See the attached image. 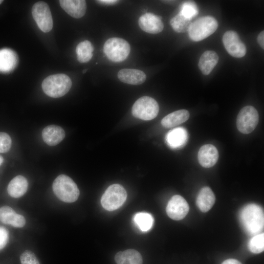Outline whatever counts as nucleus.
<instances>
[{
	"label": "nucleus",
	"instance_id": "nucleus-1",
	"mask_svg": "<svg viewBox=\"0 0 264 264\" xmlns=\"http://www.w3.org/2000/svg\"><path fill=\"white\" fill-rule=\"evenodd\" d=\"M240 220L243 228L248 234H256L264 227L263 209L257 204H248L242 210Z\"/></svg>",
	"mask_w": 264,
	"mask_h": 264
},
{
	"label": "nucleus",
	"instance_id": "nucleus-2",
	"mask_svg": "<svg viewBox=\"0 0 264 264\" xmlns=\"http://www.w3.org/2000/svg\"><path fill=\"white\" fill-rule=\"evenodd\" d=\"M52 189L59 199L67 203L76 201L80 195L76 184L66 175H60L55 179L52 184Z\"/></svg>",
	"mask_w": 264,
	"mask_h": 264
},
{
	"label": "nucleus",
	"instance_id": "nucleus-3",
	"mask_svg": "<svg viewBox=\"0 0 264 264\" xmlns=\"http://www.w3.org/2000/svg\"><path fill=\"white\" fill-rule=\"evenodd\" d=\"M72 86L70 78L65 74L50 75L42 84L44 92L53 98L61 97L66 94Z\"/></svg>",
	"mask_w": 264,
	"mask_h": 264
},
{
	"label": "nucleus",
	"instance_id": "nucleus-4",
	"mask_svg": "<svg viewBox=\"0 0 264 264\" xmlns=\"http://www.w3.org/2000/svg\"><path fill=\"white\" fill-rule=\"evenodd\" d=\"M218 26V22L214 18L202 17L192 23L188 31L189 36L194 41H200L214 33Z\"/></svg>",
	"mask_w": 264,
	"mask_h": 264
},
{
	"label": "nucleus",
	"instance_id": "nucleus-5",
	"mask_svg": "<svg viewBox=\"0 0 264 264\" xmlns=\"http://www.w3.org/2000/svg\"><path fill=\"white\" fill-rule=\"evenodd\" d=\"M104 52L107 58L114 62H121L129 56L131 47L125 40L113 37L107 40L104 45Z\"/></svg>",
	"mask_w": 264,
	"mask_h": 264
},
{
	"label": "nucleus",
	"instance_id": "nucleus-6",
	"mask_svg": "<svg viewBox=\"0 0 264 264\" xmlns=\"http://www.w3.org/2000/svg\"><path fill=\"white\" fill-rule=\"evenodd\" d=\"M127 194L125 188L119 184L110 185L101 198V204L106 210L111 211L119 208L125 201Z\"/></svg>",
	"mask_w": 264,
	"mask_h": 264
},
{
	"label": "nucleus",
	"instance_id": "nucleus-7",
	"mask_svg": "<svg viewBox=\"0 0 264 264\" xmlns=\"http://www.w3.org/2000/svg\"><path fill=\"white\" fill-rule=\"evenodd\" d=\"M159 112V106L154 98L142 96L138 99L132 107V114L136 118L150 120L156 117Z\"/></svg>",
	"mask_w": 264,
	"mask_h": 264
},
{
	"label": "nucleus",
	"instance_id": "nucleus-8",
	"mask_svg": "<svg viewBox=\"0 0 264 264\" xmlns=\"http://www.w3.org/2000/svg\"><path fill=\"white\" fill-rule=\"evenodd\" d=\"M258 121L257 110L251 106H247L240 111L237 118L236 125L241 132L248 134L255 129Z\"/></svg>",
	"mask_w": 264,
	"mask_h": 264
},
{
	"label": "nucleus",
	"instance_id": "nucleus-9",
	"mask_svg": "<svg viewBox=\"0 0 264 264\" xmlns=\"http://www.w3.org/2000/svg\"><path fill=\"white\" fill-rule=\"evenodd\" d=\"M33 18L44 32H49L53 27L52 15L48 4L44 1L36 2L32 8Z\"/></svg>",
	"mask_w": 264,
	"mask_h": 264
},
{
	"label": "nucleus",
	"instance_id": "nucleus-10",
	"mask_svg": "<svg viewBox=\"0 0 264 264\" xmlns=\"http://www.w3.org/2000/svg\"><path fill=\"white\" fill-rule=\"evenodd\" d=\"M222 42L226 50L231 56L242 58L245 55L246 46L236 32L233 30L226 31L223 36Z\"/></svg>",
	"mask_w": 264,
	"mask_h": 264
},
{
	"label": "nucleus",
	"instance_id": "nucleus-11",
	"mask_svg": "<svg viewBox=\"0 0 264 264\" xmlns=\"http://www.w3.org/2000/svg\"><path fill=\"white\" fill-rule=\"evenodd\" d=\"M189 207L186 200L181 196H173L166 207V213L172 219L179 220L183 219L189 212Z\"/></svg>",
	"mask_w": 264,
	"mask_h": 264
},
{
	"label": "nucleus",
	"instance_id": "nucleus-12",
	"mask_svg": "<svg viewBox=\"0 0 264 264\" xmlns=\"http://www.w3.org/2000/svg\"><path fill=\"white\" fill-rule=\"evenodd\" d=\"M138 24L143 31L150 34H157L164 28L161 18L151 13L142 15L139 18Z\"/></svg>",
	"mask_w": 264,
	"mask_h": 264
},
{
	"label": "nucleus",
	"instance_id": "nucleus-13",
	"mask_svg": "<svg viewBox=\"0 0 264 264\" xmlns=\"http://www.w3.org/2000/svg\"><path fill=\"white\" fill-rule=\"evenodd\" d=\"M198 157L201 166L204 168H210L215 165L218 160V151L214 145L205 144L199 149Z\"/></svg>",
	"mask_w": 264,
	"mask_h": 264
},
{
	"label": "nucleus",
	"instance_id": "nucleus-14",
	"mask_svg": "<svg viewBox=\"0 0 264 264\" xmlns=\"http://www.w3.org/2000/svg\"><path fill=\"white\" fill-rule=\"evenodd\" d=\"M0 221L3 223L10 224L17 228H22L26 223L23 216L17 214L11 207L8 206L0 208Z\"/></svg>",
	"mask_w": 264,
	"mask_h": 264
},
{
	"label": "nucleus",
	"instance_id": "nucleus-15",
	"mask_svg": "<svg viewBox=\"0 0 264 264\" xmlns=\"http://www.w3.org/2000/svg\"><path fill=\"white\" fill-rule=\"evenodd\" d=\"M18 63V57L14 50L6 48L0 49V72L6 73L12 71Z\"/></svg>",
	"mask_w": 264,
	"mask_h": 264
},
{
	"label": "nucleus",
	"instance_id": "nucleus-16",
	"mask_svg": "<svg viewBox=\"0 0 264 264\" xmlns=\"http://www.w3.org/2000/svg\"><path fill=\"white\" fill-rule=\"evenodd\" d=\"M42 137L47 145L55 146L60 143L65 137L64 129L55 125H51L45 127L42 133Z\"/></svg>",
	"mask_w": 264,
	"mask_h": 264
},
{
	"label": "nucleus",
	"instance_id": "nucleus-17",
	"mask_svg": "<svg viewBox=\"0 0 264 264\" xmlns=\"http://www.w3.org/2000/svg\"><path fill=\"white\" fill-rule=\"evenodd\" d=\"M117 77L120 81L134 85L143 83L146 79V75L143 71L131 68L121 69L118 72Z\"/></svg>",
	"mask_w": 264,
	"mask_h": 264
},
{
	"label": "nucleus",
	"instance_id": "nucleus-18",
	"mask_svg": "<svg viewBox=\"0 0 264 264\" xmlns=\"http://www.w3.org/2000/svg\"><path fill=\"white\" fill-rule=\"evenodd\" d=\"M61 7L70 16L75 18H80L86 11V1L84 0H61Z\"/></svg>",
	"mask_w": 264,
	"mask_h": 264
},
{
	"label": "nucleus",
	"instance_id": "nucleus-19",
	"mask_svg": "<svg viewBox=\"0 0 264 264\" xmlns=\"http://www.w3.org/2000/svg\"><path fill=\"white\" fill-rule=\"evenodd\" d=\"M215 202V196L212 190L209 187L202 188L198 195L196 204L202 212L208 211Z\"/></svg>",
	"mask_w": 264,
	"mask_h": 264
},
{
	"label": "nucleus",
	"instance_id": "nucleus-20",
	"mask_svg": "<svg viewBox=\"0 0 264 264\" xmlns=\"http://www.w3.org/2000/svg\"><path fill=\"white\" fill-rule=\"evenodd\" d=\"M27 188L28 182L26 178L22 176L19 175L10 181L7 187V192L11 197L19 198L26 192Z\"/></svg>",
	"mask_w": 264,
	"mask_h": 264
},
{
	"label": "nucleus",
	"instance_id": "nucleus-21",
	"mask_svg": "<svg viewBox=\"0 0 264 264\" xmlns=\"http://www.w3.org/2000/svg\"><path fill=\"white\" fill-rule=\"evenodd\" d=\"M219 61V56L214 51L207 50L201 55L198 62V67L204 75H208Z\"/></svg>",
	"mask_w": 264,
	"mask_h": 264
},
{
	"label": "nucleus",
	"instance_id": "nucleus-22",
	"mask_svg": "<svg viewBox=\"0 0 264 264\" xmlns=\"http://www.w3.org/2000/svg\"><path fill=\"white\" fill-rule=\"evenodd\" d=\"M188 138L186 130L182 127L174 129L166 135V141L168 145L172 148H179L186 143Z\"/></svg>",
	"mask_w": 264,
	"mask_h": 264
},
{
	"label": "nucleus",
	"instance_id": "nucleus-23",
	"mask_svg": "<svg viewBox=\"0 0 264 264\" xmlns=\"http://www.w3.org/2000/svg\"><path fill=\"white\" fill-rule=\"evenodd\" d=\"M189 115V111L186 110H178L165 116L161 123L165 128H173L186 121Z\"/></svg>",
	"mask_w": 264,
	"mask_h": 264
},
{
	"label": "nucleus",
	"instance_id": "nucleus-24",
	"mask_svg": "<svg viewBox=\"0 0 264 264\" xmlns=\"http://www.w3.org/2000/svg\"><path fill=\"white\" fill-rule=\"evenodd\" d=\"M116 264H142V257L139 252L134 249L119 251L115 256Z\"/></svg>",
	"mask_w": 264,
	"mask_h": 264
},
{
	"label": "nucleus",
	"instance_id": "nucleus-25",
	"mask_svg": "<svg viewBox=\"0 0 264 264\" xmlns=\"http://www.w3.org/2000/svg\"><path fill=\"white\" fill-rule=\"evenodd\" d=\"M93 50V46L89 41L80 42L76 48L78 61L81 63L88 62L92 57Z\"/></svg>",
	"mask_w": 264,
	"mask_h": 264
},
{
	"label": "nucleus",
	"instance_id": "nucleus-26",
	"mask_svg": "<svg viewBox=\"0 0 264 264\" xmlns=\"http://www.w3.org/2000/svg\"><path fill=\"white\" fill-rule=\"evenodd\" d=\"M192 22L191 20L178 14L170 20L173 29L177 33H184L189 31Z\"/></svg>",
	"mask_w": 264,
	"mask_h": 264
},
{
	"label": "nucleus",
	"instance_id": "nucleus-27",
	"mask_svg": "<svg viewBox=\"0 0 264 264\" xmlns=\"http://www.w3.org/2000/svg\"><path fill=\"white\" fill-rule=\"evenodd\" d=\"M133 220L139 229L143 232L149 230L154 223L153 216L150 214L146 212L136 213L134 216Z\"/></svg>",
	"mask_w": 264,
	"mask_h": 264
},
{
	"label": "nucleus",
	"instance_id": "nucleus-28",
	"mask_svg": "<svg viewBox=\"0 0 264 264\" xmlns=\"http://www.w3.org/2000/svg\"><path fill=\"white\" fill-rule=\"evenodd\" d=\"M250 251L255 254L262 252L264 250V234H257L250 240L248 243Z\"/></svg>",
	"mask_w": 264,
	"mask_h": 264
},
{
	"label": "nucleus",
	"instance_id": "nucleus-29",
	"mask_svg": "<svg viewBox=\"0 0 264 264\" xmlns=\"http://www.w3.org/2000/svg\"><path fill=\"white\" fill-rule=\"evenodd\" d=\"M198 13L196 4L194 1H188L182 4L179 13L186 18L192 20L198 15Z\"/></svg>",
	"mask_w": 264,
	"mask_h": 264
},
{
	"label": "nucleus",
	"instance_id": "nucleus-30",
	"mask_svg": "<svg viewBox=\"0 0 264 264\" xmlns=\"http://www.w3.org/2000/svg\"><path fill=\"white\" fill-rule=\"evenodd\" d=\"M12 140L7 133L0 132V153L7 152L11 148Z\"/></svg>",
	"mask_w": 264,
	"mask_h": 264
},
{
	"label": "nucleus",
	"instance_id": "nucleus-31",
	"mask_svg": "<svg viewBox=\"0 0 264 264\" xmlns=\"http://www.w3.org/2000/svg\"><path fill=\"white\" fill-rule=\"evenodd\" d=\"M21 264H40L33 252L30 250L24 251L20 256Z\"/></svg>",
	"mask_w": 264,
	"mask_h": 264
},
{
	"label": "nucleus",
	"instance_id": "nucleus-32",
	"mask_svg": "<svg viewBox=\"0 0 264 264\" xmlns=\"http://www.w3.org/2000/svg\"><path fill=\"white\" fill-rule=\"evenodd\" d=\"M9 239L8 231L3 227L0 226V250L6 245Z\"/></svg>",
	"mask_w": 264,
	"mask_h": 264
},
{
	"label": "nucleus",
	"instance_id": "nucleus-33",
	"mask_svg": "<svg viewBox=\"0 0 264 264\" xmlns=\"http://www.w3.org/2000/svg\"><path fill=\"white\" fill-rule=\"evenodd\" d=\"M258 43L261 47L264 48V31H262L260 32L257 37Z\"/></svg>",
	"mask_w": 264,
	"mask_h": 264
},
{
	"label": "nucleus",
	"instance_id": "nucleus-34",
	"mask_svg": "<svg viewBox=\"0 0 264 264\" xmlns=\"http://www.w3.org/2000/svg\"><path fill=\"white\" fill-rule=\"evenodd\" d=\"M221 264H242V263L236 259H229L223 261Z\"/></svg>",
	"mask_w": 264,
	"mask_h": 264
},
{
	"label": "nucleus",
	"instance_id": "nucleus-35",
	"mask_svg": "<svg viewBox=\"0 0 264 264\" xmlns=\"http://www.w3.org/2000/svg\"><path fill=\"white\" fill-rule=\"evenodd\" d=\"M97 2L104 4H113L116 3L118 1V0H97Z\"/></svg>",
	"mask_w": 264,
	"mask_h": 264
},
{
	"label": "nucleus",
	"instance_id": "nucleus-36",
	"mask_svg": "<svg viewBox=\"0 0 264 264\" xmlns=\"http://www.w3.org/2000/svg\"><path fill=\"white\" fill-rule=\"evenodd\" d=\"M3 160V157L1 156L0 155V166L2 163Z\"/></svg>",
	"mask_w": 264,
	"mask_h": 264
},
{
	"label": "nucleus",
	"instance_id": "nucleus-37",
	"mask_svg": "<svg viewBox=\"0 0 264 264\" xmlns=\"http://www.w3.org/2000/svg\"><path fill=\"white\" fill-rule=\"evenodd\" d=\"M87 69H84V70H83V73H86V71H87Z\"/></svg>",
	"mask_w": 264,
	"mask_h": 264
},
{
	"label": "nucleus",
	"instance_id": "nucleus-38",
	"mask_svg": "<svg viewBox=\"0 0 264 264\" xmlns=\"http://www.w3.org/2000/svg\"><path fill=\"white\" fill-rule=\"evenodd\" d=\"M3 2V0H0V4Z\"/></svg>",
	"mask_w": 264,
	"mask_h": 264
}]
</instances>
